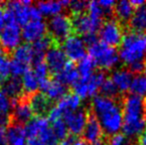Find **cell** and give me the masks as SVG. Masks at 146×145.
Listing matches in <instances>:
<instances>
[{
  "mask_svg": "<svg viewBox=\"0 0 146 145\" xmlns=\"http://www.w3.org/2000/svg\"><path fill=\"white\" fill-rule=\"evenodd\" d=\"M55 77H56V81H60V83H63V85H73L74 83L80 79V75H79V72H78V69H77V67H76L75 63L69 61V62L66 64L65 68H64L59 73H57V75H55Z\"/></svg>",
  "mask_w": 146,
  "mask_h": 145,
  "instance_id": "obj_22",
  "label": "cell"
},
{
  "mask_svg": "<svg viewBox=\"0 0 146 145\" xmlns=\"http://www.w3.org/2000/svg\"><path fill=\"white\" fill-rule=\"evenodd\" d=\"M83 139L90 145H104L106 137L100 121L90 109H88L87 122L83 131Z\"/></svg>",
  "mask_w": 146,
  "mask_h": 145,
  "instance_id": "obj_9",
  "label": "cell"
},
{
  "mask_svg": "<svg viewBox=\"0 0 146 145\" xmlns=\"http://www.w3.org/2000/svg\"><path fill=\"white\" fill-rule=\"evenodd\" d=\"M32 109H31L30 105L28 101H18V103H14V109H13V119L15 123L18 124H26L29 122L33 118Z\"/></svg>",
  "mask_w": 146,
  "mask_h": 145,
  "instance_id": "obj_20",
  "label": "cell"
},
{
  "mask_svg": "<svg viewBox=\"0 0 146 145\" xmlns=\"http://www.w3.org/2000/svg\"><path fill=\"white\" fill-rule=\"evenodd\" d=\"M3 93L14 103H18L20 97L23 95V87L20 77H8L6 81L2 85Z\"/></svg>",
  "mask_w": 146,
  "mask_h": 145,
  "instance_id": "obj_18",
  "label": "cell"
},
{
  "mask_svg": "<svg viewBox=\"0 0 146 145\" xmlns=\"http://www.w3.org/2000/svg\"><path fill=\"white\" fill-rule=\"evenodd\" d=\"M81 97L74 93H68L63 99L58 101L56 107L61 110L62 113L69 111H76L81 107Z\"/></svg>",
  "mask_w": 146,
  "mask_h": 145,
  "instance_id": "obj_25",
  "label": "cell"
},
{
  "mask_svg": "<svg viewBox=\"0 0 146 145\" xmlns=\"http://www.w3.org/2000/svg\"><path fill=\"white\" fill-rule=\"evenodd\" d=\"M33 73H34V75L38 79L39 85H40L41 83L49 79V73H50V72H49V69L47 67L45 61L33 64Z\"/></svg>",
  "mask_w": 146,
  "mask_h": 145,
  "instance_id": "obj_33",
  "label": "cell"
},
{
  "mask_svg": "<svg viewBox=\"0 0 146 145\" xmlns=\"http://www.w3.org/2000/svg\"><path fill=\"white\" fill-rule=\"evenodd\" d=\"M6 133L8 145H25L27 136L23 125L18 123L11 124L6 129Z\"/></svg>",
  "mask_w": 146,
  "mask_h": 145,
  "instance_id": "obj_23",
  "label": "cell"
},
{
  "mask_svg": "<svg viewBox=\"0 0 146 145\" xmlns=\"http://www.w3.org/2000/svg\"><path fill=\"white\" fill-rule=\"evenodd\" d=\"M123 123L146 120V103L144 97L135 95H123L121 99Z\"/></svg>",
  "mask_w": 146,
  "mask_h": 145,
  "instance_id": "obj_4",
  "label": "cell"
},
{
  "mask_svg": "<svg viewBox=\"0 0 146 145\" xmlns=\"http://www.w3.org/2000/svg\"><path fill=\"white\" fill-rule=\"evenodd\" d=\"M123 35V26L115 18L104 21L100 29L98 30V38L100 39V42L113 48L121 44Z\"/></svg>",
  "mask_w": 146,
  "mask_h": 145,
  "instance_id": "obj_8",
  "label": "cell"
},
{
  "mask_svg": "<svg viewBox=\"0 0 146 145\" xmlns=\"http://www.w3.org/2000/svg\"><path fill=\"white\" fill-rule=\"evenodd\" d=\"M45 63L48 67L49 72L55 75L65 68L68 63V58L59 44H54L47 51L45 55Z\"/></svg>",
  "mask_w": 146,
  "mask_h": 145,
  "instance_id": "obj_13",
  "label": "cell"
},
{
  "mask_svg": "<svg viewBox=\"0 0 146 145\" xmlns=\"http://www.w3.org/2000/svg\"><path fill=\"white\" fill-rule=\"evenodd\" d=\"M133 145H146V127L143 130V132L136 138V141Z\"/></svg>",
  "mask_w": 146,
  "mask_h": 145,
  "instance_id": "obj_44",
  "label": "cell"
},
{
  "mask_svg": "<svg viewBox=\"0 0 146 145\" xmlns=\"http://www.w3.org/2000/svg\"><path fill=\"white\" fill-rule=\"evenodd\" d=\"M10 64L11 60L5 53L0 51V87L10 75Z\"/></svg>",
  "mask_w": 146,
  "mask_h": 145,
  "instance_id": "obj_32",
  "label": "cell"
},
{
  "mask_svg": "<svg viewBox=\"0 0 146 145\" xmlns=\"http://www.w3.org/2000/svg\"><path fill=\"white\" fill-rule=\"evenodd\" d=\"M49 127H50V125H49L48 118L36 116L25 124L24 129H25L27 138L33 139V138H38Z\"/></svg>",
  "mask_w": 146,
  "mask_h": 145,
  "instance_id": "obj_17",
  "label": "cell"
},
{
  "mask_svg": "<svg viewBox=\"0 0 146 145\" xmlns=\"http://www.w3.org/2000/svg\"><path fill=\"white\" fill-rule=\"evenodd\" d=\"M144 73H145V75H146V64H145V68H144Z\"/></svg>",
  "mask_w": 146,
  "mask_h": 145,
  "instance_id": "obj_47",
  "label": "cell"
},
{
  "mask_svg": "<svg viewBox=\"0 0 146 145\" xmlns=\"http://www.w3.org/2000/svg\"><path fill=\"white\" fill-rule=\"evenodd\" d=\"M68 7L72 12V15H80L88 12V2L83 0H76V1H70Z\"/></svg>",
  "mask_w": 146,
  "mask_h": 145,
  "instance_id": "obj_35",
  "label": "cell"
},
{
  "mask_svg": "<svg viewBox=\"0 0 146 145\" xmlns=\"http://www.w3.org/2000/svg\"><path fill=\"white\" fill-rule=\"evenodd\" d=\"M144 101H145V103H146V97H144Z\"/></svg>",
  "mask_w": 146,
  "mask_h": 145,
  "instance_id": "obj_48",
  "label": "cell"
},
{
  "mask_svg": "<svg viewBox=\"0 0 146 145\" xmlns=\"http://www.w3.org/2000/svg\"><path fill=\"white\" fill-rule=\"evenodd\" d=\"M133 75H134L128 69L123 68L114 71L111 73V77L110 79L115 85V87L118 89V91L122 93H126L130 89L131 83H132V79H133Z\"/></svg>",
  "mask_w": 146,
  "mask_h": 145,
  "instance_id": "obj_19",
  "label": "cell"
},
{
  "mask_svg": "<svg viewBox=\"0 0 146 145\" xmlns=\"http://www.w3.org/2000/svg\"><path fill=\"white\" fill-rule=\"evenodd\" d=\"M125 31L145 34L146 32V3L134 10L130 20L125 26Z\"/></svg>",
  "mask_w": 146,
  "mask_h": 145,
  "instance_id": "obj_16",
  "label": "cell"
},
{
  "mask_svg": "<svg viewBox=\"0 0 146 145\" xmlns=\"http://www.w3.org/2000/svg\"><path fill=\"white\" fill-rule=\"evenodd\" d=\"M52 131L58 140H63L69 135V130L63 119H59L52 122Z\"/></svg>",
  "mask_w": 146,
  "mask_h": 145,
  "instance_id": "obj_34",
  "label": "cell"
},
{
  "mask_svg": "<svg viewBox=\"0 0 146 145\" xmlns=\"http://www.w3.org/2000/svg\"><path fill=\"white\" fill-rule=\"evenodd\" d=\"M96 67V62L94 61V59L90 56H87V55H86V56L79 62V65H78V67H77L80 77H84V79L90 77V75L94 73Z\"/></svg>",
  "mask_w": 146,
  "mask_h": 145,
  "instance_id": "obj_30",
  "label": "cell"
},
{
  "mask_svg": "<svg viewBox=\"0 0 146 145\" xmlns=\"http://www.w3.org/2000/svg\"><path fill=\"white\" fill-rule=\"evenodd\" d=\"M145 64H146V58H145Z\"/></svg>",
  "mask_w": 146,
  "mask_h": 145,
  "instance_id": "obj_49",
  "label": "cell"
},
{
  "mask_svg": "<svg viewBox=\"0 0 146 145\" xmlns=\"http://www.w3.org/2000/svg\"><path fill=\"white\" fill-rule=\"evenodd\" d=\"M26 66H29L33 62V49L29 44H21L13 51V59Z\"/></svg>",
  "mask_w": 146,
  "mask_h": 145,
  "instance_id": "obj_26",
  "label": "cell"
},
{
  "mask_svg": "<svg viewBox=\"0 0 146 145\" xmlns=\"http://www.w3.org/2000/svg\"><path fill=\"white\" fill-rule=\"evenodd\" d=\"M62 49L66 57L73 63L80 62L86 56V44L81 37L75 34L64 41Z\"/></svg>",
  "mask_w": 146,
  "mask_h": 145,
  "instance_id": "obj_12",
  "label": "cell"
},
{
  "mask_svg": "<svg viewBox=\"0 0 146 145\" xmlns=\"http://www.w3.org/2000/svg\"><path fill=\"white\" fill-rule=\"evenodd\" d=\"M37 8L40 11L41 15L44 16H56L61 14L64 6L62 1H42L37 4Z\"/></svg>",
  "mask_w": 146,
  "mask_h": 145,
  "instance_id": "obj_27",
  "label": "cell"
},
{
  "mask_svg": "<svg viewBox=\"0 0 146 145\" xmlns=\"http://www.w3.org/2000/svg\"><path fill=\"white\" fill-rule=\"evenodd\" d=\"M72 25L74 34L78 36H84L90 33H96L100 29L104 21L94 19L88 13L80 15H72Z\"/></svg>",
  "mask_w": 146,
  "mask_h": 145,
  "instance_id": "obj_10",
  "label": "cell"
},
{
  "mask_svg": "<svg viewBox=\"0 0 146 145\" xmlns=\"http://www.w3.org/2000/svg\"><path fill=\"white\" fill-rule=\"evenodd\" d=\"M6 9V8H5ZM22 28L16 22L13 14L6 9V25L0 32V45L5 51H14L21 45Z\"/></svg>",
  "mask_w": 146,
  "mask_h": 145,
  "instance_id": "obj_5",
  "label": "cell"
},
{
  "mask_svg": "<svg viewBox=\"0 0 146 145\" xmlns=\"http://www.w3.org/2000/svg\"><path fill=\"white\" fill-rule=\"evenodd\" d=\"M104 145H133L123 133H116L111 136H106Z\"/></svg>",
  "mask_w": 146,
  "mask_h": 145,
  "instance_id": "obj_36",
  "label": "cell"
},
{
  "mask_svg": "<svg viewBox=\"0 0 146 145\" xmlns=\"http://www.w3.org/2000/svg\"><path fill=\"white\" fill-rule=\"evenodd\" d=\"M77 139H78V137L69 134L65 139L62 140L61 143H59V145H74V143L77 141Z\"/></svg>",
  "mask_w": 146,
  "mask_h": 145,
  "instance_id": "obj_42",
  "label": "cell"
},
{
  "mask_svg": "<svg viewBox=\"0 0 146 145\" xmlns=\"http://www.w3.org/2000/svg\"><path fill=\"white\" fill-rule=\"evenodd\" d=\"M68 87L63 83H61L60 81H56V79H50V81L48 83V85H46L44 89H43V93L47 95L49 99L52 101H60L61 99H63L66 95L68 93Z\"/></svg>",
  "mask_w": 146,
  "mask_h": 145,
  "instance_id": "obj_24",
  "label": "cell"
},
{
  "mask_svg": "<svg viewBox=\"0 0 146 145\" xmlns=\"http://www.w3.org/2000/svg\"><path fill=\"white\" fill-rule=\"evenodd\" d=\"M47 25L43 19L33 20L22 27V38L28 43H34L46 36Z\"/></svg>",
  "mask_w": 146,
  "mask_h": 145,
  "instance_id": "obj_14",
  "label": "cell"
},
{
  "mask_svg": "<svg viewBox=\"0 0 146 145\" xmlns=\"http://www.w3.org/2000/svg\"><path fill=\"white\" fill-rule=\"evenodd\" d=\"M83 41L86 45H88V47H90L94 44H96V42H98V35H96V33L87 34V35L83 36Z\"/></svg>",
  "mask_w": 146,
  "mask_h": 145,
  "instance_id": "obj_39",
  "label": "cell"
},
{
  "mask_svg": "<svg viewBox=\"0 0 146 145\" xmlns=\"http://www.w3.org/2000/svg\"><path fill=\"white\" fill-rule=\"evenodd\" d=\"M11 121V116L8 114H0V126L6 127L7 125H10Z\"/></svg>",
  "mask_w": 146,
  "mask_h": 145,
  "instance_id": "obj_41",
  "label": "cell"
},
{
  "mask_svg": "<svg viewBox=\"0 0 146 145\" xmlns=\"http://www.w3.org/2000/svg\"><path fill=\"white\" fill-rule=\"evenodd\" d=\"M46 25L50 37L57 44L64 42L66 39L74 34L71 17L64 14H58L51 17Z\"/></svg>",
  "mask_w": 146,
  "mask_h": 145,
  "instance_id": "obj_7",
  "label": "cell"
},
{
  "mask_svg": "<svg viewBox=\"0 0 146 145\" xmlns=\"http://www.w3.org/2000/svg\"><path fill=\"white\" fill-rule=\"evenodd\" d=\"M5 8L13 14L16 22L20 26H24L33 20L42 19L40 11L36 6L32 5L31 1H11L6 4Z\"/></svg>",
  "mask_w": 146,
  "mask_h": 145,
  "instance_id": "obj_6",
  "label": "cell"
},
{
  "mask_svg": "<svg viewBox=\"0 0 146 145\" xmlns=\"http://www.w3.org/2000/svg\"><path fill=\"white\" fill-rule=\"evenodd\" d=\"M0 145H8L6 128L0 126Z\"/></svg>",
  "mask_w": 146,
  "mask_h": 145,
  "instance_id": "obj_43",
  "label": "cell"
},
{
  "mask_svg": "<svg viewBox=\"0 0 146 145\" xmlns=\"http://www.w3.org/2000/svg\"><path fill=\"white\" fill-rule=\"evenodd\" d=\"M28 145H46V144L41 139H39V138H33V139H29Z\"/></svg>",
  "mask_w": 146,
  "mask_h": 145,
  "instance_id": "obj_45",
  "label": "cell"
},
{
  "mask_svg": "<svg viewBox=\"0 0 146 145\" xmlns=\"http://www.w3.org/2000/svg\"><path fill=\"white\" fill-rule=\"evenodd\" d=\"M90 107L100 121L106 136H111L118 133L122 128L123 114L121 99L116 101L96 95L94 97Z\"/></svg>",
  "mask_w": 146,
  "mask_h": 145,
  "instance_id": "obj_1",
  "label": "cell"
},
{
  "mask_svg": "<svg viewBox=\"0 0 146 145\" xmlns=\"http://www.w3.org/2000/svg\"><path fill=\"white\" fill-rule=\"evenodd\" d=\"M27 71H29V66H26L21 63L17 62V61L11 60V64H10V75L12 77H20L24 75Z\"/></svg>",
  "mask_w": 146,
  "mask_h": 145,
  "instance_id": "obj_37",
  "label": "cell"
},
{
  "mask_svg": "<svg viewBox=\"0 0 146 145\" xmlns=\"http://www.w3.org/2000/svg\"><path fill=\"white\" fill-rule=\"evenodd\" d=\"M119 58L127 67L137 62L145 61L146 35L125 31L120 44Z\"/></svg>",
  "mask_w": 146,
  "mask_h": 145,
  "instance_id": "obj_2",
  "label": "cell"
},
{
  "mask_svg": "<svg viewBox=\"0 0 146 145\" xmlns=\"http://www.w3.org/2000/svg\"><path fill=\"white\" fill-rule=\"evenodd\" d=\"M13 105V101L3 93L2 89H0V114L10 115V111H11Z\"/></svg>",
  "mask_w": 146,
  "mask_h": 145,
  "instance_id": "obj_38",
  "label": "cell"
},
{
  "mask_svg": "<svg viewBox=\"0 0 146 145\" xmlns=\"http://www.w3.org/2000/svg\"><path fill=\"white\" fill-rule=\"evenodd\" d=\"M100 95L108 99H116V101H120L122 97V93L118 91V89L115 87L112 81L108 77L104 81L100 87Z\"/></svg>",
  "mask_w": 146,
  "mask_h": 145,
  "instance_id": "obj_28",
  "label": "cell"
},
{
  "mask_svg": "<svg viewBox=\"0 0 146 145\" xmlns=\"http://www.w3.org/2000/svg\"><path fill=\"white\" fill-rule=\"evenodd\" d=\"M53 101L43 93H36L31 95L29 105L32 109V111L36 116L45 117L48 115L51 109H53Z\"/></svg>",
  "mask_w": 146,
  "mask_h": 145,
  "instance_id": "obj_15",
  "label": "cell"
},
{
  "mask_svg": "<svg viewBox=\"0 0 146 145\" xmlns=\"http://www.w3.org/2000/svg\"><path fill=\"white\" fill-rule=\"evenodd\" d=\"M22 87L23 91L30 95H34L39 89V81L34 75L33 71H27L23 75H22Z\"/></svg>",
  "mask_w": 146,
  "mask_h": 145,
  "instance_id": "obj_29",
  "label": "cell"
},
{
  "mask_svg": "<svg viewBox=\"0 0 146 145\" xmlns=\"http://www.w3.org/2000/svg\"><path fill=\"white\" fill-rule=\"evenodd\" d=\"M5 25H6V9L0 3V32L5 27Z\"/></svg>",
  "mask_w": 146,
  "mask_h": 145,
  "instance_id": "obj_40",
  "label": "cell"
},
{
  "mask_svg": "<svg viewBox=\"0 0 146 145\" xmlns=\"http://www.w3.org/2000/svg\"><path fill=\"white\" fill-rule=\"evenodd\" d=\"M134 10L135 8L129 1H119L113 8V16L121 25L126 26L131 16L134 13Z\"/></svg>",
  "mask_w": 146,
  "mask_h": 145,
  "instance_id": "obj_21",
  "label": "cell"
},
{
  "mask_svg": "<svg viewBox=\"0 0 146 145\" xmlns=\"http://www.w3.org/2000/svg\"><path fill=\"white\" fill-rule=\"evenodd\" d=\"M129 89L131 91V95H135L143 97V95H146V75H135L133 77Z\"/></svg>",
  "mask_w": 146,
  "mask_h": 145,
  "instance_id": "obj_31",
  "label": "cell"
},
{
  "mask_svg": "<svg viewBox=\"0 0 146 145\" xmlns=\"http://www.w3.org/2000/svg\"><path fill=\"white\" fill-rule=\"evenodd\" d=\"M74 145H90V144H88L84 139H80V138H78L77 141L74 143Z\"/></svg>",
  "mask_w": 146,
  "mask_h": 145,
  "instance_id": "obj_46",
  "label": "cell"
},
{
  "mask_svg": "<svg viewBox=\"0 0 146 145\" xmlns=\"http://www.w3.org/2000/svg\"><path fill=\"white\" fill-rule=\"evenodd\" d=\"M88 56L94 59L96 67L104 72L112 69L119 61V55L116 49L108 46L100 41L88 47Z\"/></svg>",
  "mask_w": 146,
  "mask_h": 145,
  "instance_id": "obj_3",
  "label": "cell"
},
{
  "mask_svg": "<svg viewBox=\"0 0 146 145\" xmlns=\"http://www.w3.org/2000/svg\"><path fill=\"white\" fill-rule=\"evenodd\" d=\"M87 116L88 109H79L76 111H69L63 114V120L65 121L71 135L78 137L83 134L87 122Z\"/></svg>",
  "mask_w": 146,
  "mask_h": 145,
  "instance_id": "obj_11",
  "label": "cell"
}]
</instances>
